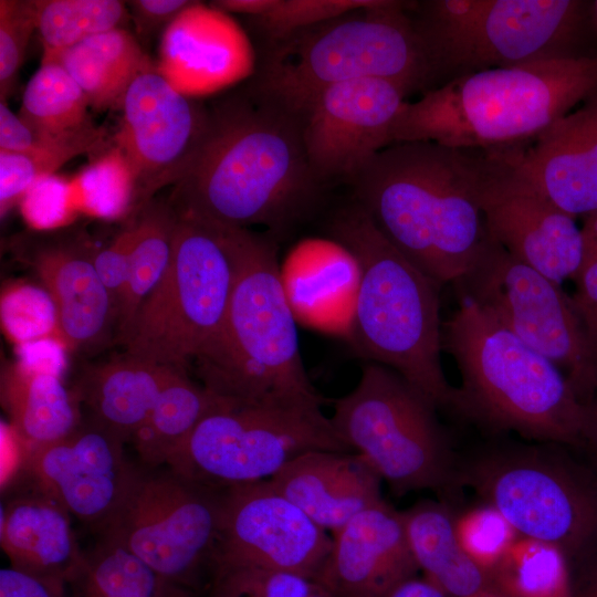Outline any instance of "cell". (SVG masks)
<instances>
[{
    "label": "cell",
    "mask_w": 597,
    "mask_h": 597,
    "mask_svg": "<svg viewBox=\"0 0 597 597\" xmlns=\"http://www.w3.org/2000/svg\"><path fill=\"white\" fill-rule=\"evenodd\" d=\"M221 490L169 468L138 469L123 504L100 534L122 544L167 580L195 593L203 574H210Z\"/></svg>",
    "instance_id": "obj_14"
},
{
    "label": "cell",
    "mask_w": 597,
    "mask_h": 597,
    "mask_svg": "<svg viewBox=\"0 0 597 597\" xmlns=\"http://www.w3.org/2000/svg\"><path fill=\"white\" fill-rule=\"evenodd\" d=\"M549 444L488 448L458 469V480L520 536L552 544L578 565L597 551V478Z\"/></svg>",
    "instance_id": "obj_9"
},
{
    "label": "cell",
    "mask_w": 597,
    "mask_h": 597,
    "mask_svg": "<svg viewBox=\"0 0 597 597\" xmlns=\"http://www.w3.org/2000/svg\"><path fill=\"white\" fill-rule=\"evenodd\" d=\"M321 408L223 399L167 467L193 482L224 489L269 480L306 452H352Z\"/></svg>",
    "instance_id": "obj_12"
},
{
    "label": "cell",
    "mask_w": 597,
    "mask_h": 597,
    "mask_svg": "<svg viewBox=\"0 0 597 597\" xmlns=\"http://www.w3.org/2000/svg\"><path fill=\"white\" fill-rule=\"evenodd\" d=\"M454 286L504 328L553 363L583 404L597 387V354L561 285L511 255L490 235Z\"/></svg>",
    "instance_id": "obj_13"
},
{
    "label": "cell",
    "mask_w": 597,
    "mask_h": 597,
    "mask_svg": "<svg viewBox=\"0 0 597 597\" xmlns=\"http://www.w3.org/2000/svg\"><path fill=\"white\" fill-rule=\"evenodd\" d=\"M19 206L25 222L39 231L66 226L76 213L70 179L56 174L36 179L24 192Z\"/></svg>",
    "instance_id": "obj_43"
},
{
    "label": "cell",
    "mask_w": 597,
    "mask_h": 597,
    "mask_svg": "<svg viewBox=\"0 0 597 597\" xmlns=\"http://www.w3.org/2000/svg\"><path fill=\"white\" fill-rule=\"evenodd\" d=\"M501 150L514 177L564 212L597 210V93L527 143Z\"/></svg>",
    "instance_id": "obj_20"
},
{
    "label": "cell",
    "mask_w": 597,
    "mask_h": 597,
    "mask_svg": "<svg viewBox=\"0 0 597 597\" xmlns=\"http://www.w3.org/2000/svg\"><path fill=\"white\" fill-rule=\"evenodd\" d=\"M498 151L394 143L349 181L354 200L427 275L455 284L489 240L481 196Z\"/></svg>",
    "instance_id": "obj_2"
},
{
    "label": "cell",
    "mask_w": 597,
    "mask_h": 597,
    "mask_svg": "<svg viewBox=\"0 0 597 597\" xmlns=\"http://www.w3.org/2000/svg\"><path fill=\"white\" fill-rule=\"evenodd\" d=\"M270 485L333 534L384 501L381 478L358 453L311 451L286 463Z\"/></svg>",
    "instance_id": "obj_24"
},
{
    "label": "cell",
    "mask_w": 597,
    "mask_h": 597,
    "mask_svg": "<svg viewBox=\"0 0 597 597\" xmlns=\"http://www.w3.org/2000/svg\"><path fill=\"white\" fill-rule=\"evenodd\" d=\"M320 588L303 575L253 567L216 565L208 582V597H310Z\"/></svg>",
    "instance_id": "obj_40"
},
{
    "label": "cell",
    "mask_w": 597,
    "mask_h": 597,
    "mask_svg": "<svg viewBox=\"0 0 597 597\" xmlns=\"http://www.w3.org/2000/svg\"><path fill=\"white\" fill-rule=\"evenodd\" d=\"M585 421L582 447L587 448L597 461V387L584 402Z\"/></svg>",
    "instance_id": "obj_50"
},
{
    "label": "cell",
    "mask_w": 597,
    "mask_h": 597,
    "mask_svg": "<svg viewBox=\"0 0 597 597\" xmlns=\"http://www.w3.org/2000/svg\"><path fill=\"white\" fill-rule=\"evenodd\" d=\"M328 232L358 270L353 337L362 354L397 371L437 409H449L454 387L441 364V285L406 258L355 200L333 214Z\"/></svg>",
    "instance_id": "obj_6"
},
{
    "label": "cell",
    "mask_w": 597,
    "mask_h": 597,
    "mask_svg": "<svg viewBox=\"0 0 597 597\" xmlns=\"http://www.w3.org/2000/svg\"><path fill=\"white\" fill-rule=\"evenodd\" d=\"M115 136L136 179V208L175 185L205 130L208 109L178 92L157 70L140 73L127 90Z\"/></svg>",
    "instance_id": "obj_18"
},
{
    "label": "cell",
    "mask_w": 597,
    "mask_h": 597,
    "mask_svg": "<svg viewBox=\"0 0 597 597\" xmlns=\"http://www.w3.org/2000/svg\"><path fill=\"white\" fill-rule=\"evenodd\" d=\"M573 280L576 291L570 301L597 354V254L583 262Z\"/></svg>",
    "instance_id": "obj_45"
},
{
    "label": "cell",
    "mask_w": 597,
    "mask_h": 597,
    "mask_svg": "<svg viewBox=\"0 0 597 597\" xmlns=\"http://www.w3.org/2000/svg\"><path fill=\"white\" fill-rule=\"evenodd\" d=\"M70 188L76 211L93 217L115 219L136 208L135 175L116 145L70 179Z\"/></svg>",
    "instance_id": "obj_36"
},
{
    "label": "cell",
    "mask_w": 597,
    "mask_h": 597,
    "mask_svg": "<svg viewBox=\"0 0 597 597\" xmlns=\"http://www.w3.org/2000/svg\"><path fill=\"white\" fill-rule=\"evenodd\" d=\"M454 527L465 553L490 573L520 537L506 519L486 503L454 516Z\"/></svg>",
    "instance_id": "obj_41"
},
{
    "label": "cell",
    "mask_w": 597,
    "mask_h": 597,
    "mask_svg": "<svg viewBox=\"0 0 597 597\" xmlns=\"http://www.w3.org/2000/svg\"><path fill=\"white\" fill-rule=\"evenodd\" d=\"M70 597H193L118 542L102 536L67 582Z\"/></svg>",
    "instance_id": "obj_31"
},
{
    "label": "cell",
    "mask_w": 597,
    "mask_h": 597,
    "mask_svg": "<svg viewBox=\"0 0 597 597\" xmlns=\"http://www.w3.org/2000/svg\"><path fill=\"white\" fill-rule=\"evenodd\" d=\"M36 31L43 49L63 50L119 28L127 19L118 0H36Z\"/></svg>",
    "instance_id": "obj_37"
},
{
    "label": "cell",
    "mask_w": 597,
    "mask_h": 597,
    "mask_svg": "<svg viewBox=\"0 0 597 597\" xmlns=\"http://www.w3.org/2000/svg\"><path fill=\"white\" fill-rule=\"evenodd\" d=\"M407 95L400 85L371 77L320 93L297 116L310 166L320 181H350L389 146L392 124Z\"/></svg>",
    "instance_id": "obj_16"
},
{
    "label": "cell",
    "mask_w": 597,
    "mask_h": 597,
    "mask_svg": "<svg viewBox=\"0 0 597 597\" xmlns=\"http://www.w3.org/2000/svg\"><path fill=\"white\" fill-rule=\"evenodd\" d=\"M0 541L11 567L66 583L84 555L71 514L36 486L2 509Z\"/></svg>",
    "instance_id": "obj_25"
},
{
    "label": "cell",
    "mask_w": 597,
    "mask_h": 597,
    "mask_svg": "<svg viewBox=\"0 0 597 597\" xmlns=\"http://www.w3.org/2000/svg\"><path fill=\"white\" fill-rule=\"evenodd\" d=\"M177 221L168 201L153 199L140 208L134 221L136 237L116 325L119 342L169 265Z\"/></svg>",
    "instance_id": "obj_32"
},
{
    "label": "cell",
    "mask_w": 597,
    "mask_h": 597,
    "mask_svg": "<svg viewBox=\"0 0 597 597\" xmlns=\"http://www.w3.org/2000/svg\"><path fill=\"white\" fill-rule=\"evenodd\" d=\"M88 101L69 72L42 59L28 82L19 116L40 133L59 136L92 125Z\"/></svg>",
    "instance_id": "obj_33"
},
{
    "label": "cell",
    "mask_w": 597,
    "mask_h": 597,
    "mask_svg": "<svg viewBox=\"0 0 597 597\" xmlns=\"http://www.w3.org/2000/svg\"><path fill=\"white\" fill-rule=\"evenodd\" d=\"M578 565L576 578L570 579L568 597H597V551Z\"/></svg>",
    "instance_id": "obj_49"
},
{
    "label": "cell",
    "mask_w": 597,
    "mask_h": 597,
    "mask_svg": "<svg viewBox=\"0 0 597 597\" xmlns=\"http://www.w3.org/2000/svg\"><path fill=\"white\" fill-rule=\"evenodd\" d=\"M19 254L30 264L53 298L66 347L93 348L103 344L117 313L94 265V255L78 240L29 239Z\"/></svg>",
    "instance_id": "obj_22"
},
{
    "label": "cell",
    "mask_w": 597,
    "mask_h": 597,
    "mask_svg": "<svg viewBox=\"0 0 597 597\" xmlns=\"http://www.w3.org/2000/svg\"><path fill=\"white\" fill-rule=\"evenodd\" d=\"M384 0H260L248 18L264 46L345 14L379 6Z\"/></svg>",
    "instance_id": "obj_38"
},
{
    "label": "cell",
    "mask_w": 597,
    "mask_h": 597,
    "mask_svg": "<svg viewBox=\"0 0 597 597\" xmlns=\"http://www.w3.org/2000/svg\"><path fill=\"white\" fill-rule=\"evenodd\" d=\"M568 561L554 545L520 536L491 570L507 597H568Z\"/></svg>",
    "instance_id": "obj_34"
},
{
    "label": "cell",
    "mask_w": 597,
    "mask_h": 597,
    "mask_svg": "<svg viewBox=\"0 0 597 597\" xmlns=\"http://www.w3.org/2000/svg\"><path fill=\"white\" fill-rule=\"evenodd\" d=\"M412 3L384 0L265 46L248 88L296 117L324 90L353 80L391 81L408 94L432 90Z\"/></svg>",
    "instance_id": "obj_7"
},
{
    "label": "cell",
    "mask_w": 597,
    "mask_h": 597,
    "mask_svg": "<svg viewBox=\"0 0 597 597\" xmlns=\"http://www.w3.org/2000/svg\"><path fill=\"white\" fill-rule=\"evenodd\" d=\"M125 441L92 417L65 437L27 451L34 485L101 533L123 504L137 473Z\"/></svg>",
    "instance_id": "obj_17"
},
{
    "label": "cell",
    "mask_w": 597,
    "mask_h": 597,
    "mask_svg": "<svg viewBox=\"0 0 597 597\" xmlns=\"http://www.w3.org/2000/svg\"><path fill=\"white\" fill-rule=\"evenodd\" d=\"M44 60L60 63L84 92L90 107L121 108L134 80L155 67L137 40L117 28L63 50L44 49Z\"/></svg>",
    "instance_id": "obj_29"
},
{
    "label": "cell",
    "mask_w": 597,
    "mask_h": 597,
    "mask_svg": "<svg viewBox=\"0 0 597 597\" xmlns=\"http://www.w3.org/2000/svg\"><path fill=\"white\" fill-rule=\"evenodd\" d=\"M332 544L333 537L268 480L221 490L219 535L211 567H253L314 579Z\"/></svg>",
    "instance_id": "obj_15"
},
{
    "label": "cell",
    "mask_w": 597,
    "mask_h": 597,
    "mask_svg": "<svg viewBox=\"0 0 597 597\" xmlns=\"http://www.w3.org/2000/svg\"><path fill=\"white\" fill-rule=\"evenodd\" d=\"M136 237L135 224L123 230L114 241L94 255L97 274L115 306L117 318L128 277L130 254Z\"/></svg>",
    "instance_id": "obj_44"
},
{
    "label": "cell",
    "mask_w": 597,
    "mask_h": 597,
    "mask_svg": "<svg viewBox=\"0 0 597 597\" xmlns=\"http://www.w3.org/2000/svg\"><path fill=\"white\" fill-rule=\"evenodd\" d=\"M6 332L20 344L55 341L65 344L56 305L48 291L32 285L12 286L1 298Z\"/></svg>",
    "instance_id": "obj_39"
},
{
    "label": "cell",
    "mask_w": 597,
    "mask_h": 597,
    "mask_svg": "<svg viewBox=\"0 0 597 597\" xmlns=\"http://www.w3.org/2000/svg\"><path fill=\"white\" fill-rule=\"evenodd\" d=\"M481 207L489 235L515 259L558 285L577 274L584 244L575 218L514 177L501 149Z\"/></svg>",
    "instance_id": "obj_19"
},
{
    "label": "cell",
    "mask_w": 597,
    "mask_h": 597,
    "mask_svg": "<svg viewBox=\"0 0 597 597\" xmlns=\"http://www.w3.org/2000/svg\"><path fill=\"white\" fill-rule=\"evenodd\" d=\"M222 400L191 380L187 369H176L130 440L140 461L150 469L168 465L198 423Z\"/></svg>",
    "instance_id": "obj_30"
},
{
    "label": "cell",
    "mask_w": 597,
    "mask_h": 597,
    "mask_svg": "<svg viewBox=\"0 0 597 597\" xmlns=\"http://www.w3.org/2000/svg\"><path fill=\"white\" fill-rule=\"evenodd\" d=\"M591 10H593L595 24H596V28H597V0L591 1Z\"/></svg>",
    "instance_id": "obj_55"
},
{
    "label": "cell",
    "mask_w": 597,
    "mask_h": 597,
    "mask_svg": "<svg viewBox=\"0 0 597 597\" xmlns=\"http://www.w3.org/2000/svg\"><path fill=\"white\" fill-rule=\"evenodd\" d=\"M1 402L28 449L56 441L82 421L81 402L57 371L27 362L4 367Z\"/></svg>",
    "instance_id": "obj_27"
},
{
    "label": "cell",
    "mask_w": 597,
    "mask_h": 597,
    "mask_svg": "<svg viewBox=\"0 0 597 597\" xmlns=\"http://www.w3.org/2000/svg\"><path fill=\"white\" fill-rule=\"evenodd\" d=\"M310 597H333V596L320 586V588L315 593H313Z\"/></svg>",
    "instance_id": "obj_54"
},
{
    "label": "cell",
    "mask_w": 597,
    "mask_h": 597,
    "mask_svg": "<svg viewBox=\"0 0 597 597\" xmlns=\"http://www.w3.org/2000/svg\"><path fill=\"white\" fill-rule=\"evenodd\" d=\"M298 117L248 87L208 109L202 136L167 200L178 217L277 239L320 202Z\"/></svg>",
    "instance_id": "obj_1"
},
{
    "label": "cell",
    "mask_w": 597,
    "mask_h": 597,
    "mask_svg": "<svg viewBox=\"0 0 597 597\" xmlns=\"http://www.w3.org/2000/svg\"><path fill=\"white\" fill-rule=\"evenodd\" d=\"M53 137L55 136L38 132L15 115L6 102H0V150L29 151Z\"/></svg>",
    "instance_id": "obj_47"
},
{
    "label": "cell",
    "mask_w": 597,
    "mask_h": 597,
    "mask_svg": "<svg viewBox=\"0 0 597 597\" xmlns=\"http://www.w3.org/2000/svg\"><path fill=\"white\" fill-rule=\"evenodd\" d=\"M585 217L580 228L584 244V261L597 254V210Z\"/></svg>",
    "instance_id": "obj_52"
},
{
    "label": "cell",
    "mask_w": 597,
    "mask_h": 597,
    "mask_svg": "<svg viewBox=\"0 0 597 597\" xmlns=\"http://www.w3.org/2000/svg\"><path fill=\"white\" fill-rule=\"evenodd\" d=\"M436 411L397 371L371 362L355 388L335 400L331 420L396 495L419 490L447 494L457 485L458 469Z\"/></svg>",
    "instance_id": "obj_10"
},
{
    "label": "cell",
    "mask_w": 597,
    "mask_h": 597,
    "mask_svg": "<svg viewBox=\"0 0 597 597\" xmlns=\"http://www.w3.org/2000/svg\"><path fill=\"white\" fill-rule=\"evenodd\" d=\"M176 369L125 353L85 367L74 392L90 417L127 442L145 422Z\"/></svg>",
    "instance_id": "obj_26"
},
{
    "label": "cell",
    "mask_w": 597,
    "mask_h": 597,
    "mask_svg": "<svg viewBox=\"0 0 597 597\" xmlns=\"http://www.w3.org/2000/svg\"><path fill=\"white\" fill-rule=\"evenodd\" d=\"M597 93V53L490 69L405 101L390 145L504 149L527 143Z\"/></svg>",
    "instance_id": "obj_4"
},
{
    "label": "cell",
    "mask_w": 597,
    "mask_h": 597,
    "mask_svg": "<svg viewBox=\"0 0 597 597\" xmlns=\"http://www.w3.org/2000/svg\"><path fill=\"white\" fill-rule=\"evenodd\" d=\"M36 0H0V96L10 95L34 30Z\"/></svg>",
    "instance_id": "obj_42"
},
{
    "label": "cell",
    "mask_w": 597,
    "mask_h": 597,
    "mask_svg": "<svg viewBox=\"0 0 597 597\" xmlns=\"http://www.w3.org/2000/svg\"><path fill=\"white\" fill-rule=\"evenodd\" d=\"M234 277L221 227L178 217L169 265L121 341L126 353L187 369L220 329Z\"/></svg>",
    "instance_id": "obj_11"
},
{
    "label": "cell",
    "mask_w": 597,
    "mask_h": 597,
    "mask_svg": "<svg viewBox=\"0 0 597 597\" xmlns=\"http://www.w3.org/2000/svg\"><path fill=\"white\" fill-rule=\"evenodd\" d=\"M219 227L232 252L235 277L220 329L192 360L200 384L234 402L322 406L325 398L302 362L276 239L245 228Z\"/></svg>",
    "instance_id": "obj_3"
},
{
    "label": "cell",
    "mask_w": 597,
    "mask_h": 597,
    "mask_svg": "<svg viewBox=\"0 0 597 597\" xmlns=\"http://www.w3.org/2000/svg\"><path fill=\"white\" fill-rule=\"evenodd\" d=\"M195 2L187 0H134L129 1L128 6L138 31L143 34H149L163 25L167 28Z\"/></svg>",
    "instance_id": "obj_48"
},
{
    "label": "cell",
    "mask_w": 597,
    "mask_h": 597,
    "mask_svg": "<svg viewBox=\"0 0 597 597\" xmlns=\"http://www.w3.org/2000/svg\"><path fill=\"white\" fill-rule=\"evenodd\" d=\"M433 87L490 69L596 54L591 1L427 0L409 9Z\"/></svg>",
    "instance_id": "obj_8"
},
{
    "label": "cell",
    "mask_w": 597,
    "mask_h": 597,
    "mask_svg": "<svg viewBox=\"0 0 597 597\" xmlns=\"http://www.w3.org/2000/svg\"><path fill=\"white\" fill-rule=\"evenodd\" d=\"M401 513L420 570L447 597H464L495 588L491 573L462 548L454 515L444 502L423 500Z\"/></svg>",
    "instance_id": "obj_28"
},
{
    "label": "cell",
    "mask_w": 597,
    "mask_h": 597,
    "mask_svg": "<svg viewBox=\"0 0 597 597\" xmlns=\"http://www.w3.org/2000/svg\"><path fill=\"white\" fill-rule=\"evenodd\" d=\"M332 537L314 580L333 597H390L420 570L402 513L385 501L358 513Z\"/></svg>",
    "instance_id": "obj_21"
},
{
    "label": "cell",
    "mask_w": 597,
    "mask_h": 597,
    "mask_svg": "<svg viewBox=\"0 0 597 597\" xmlns=\"http://www.w3.org/2000/svg\"><path fill=\"white\" fill-rule=\"evenodd\" d=\"M442 350L461 376L448 410L492 433L582 447L585 406L566 376L471 300L442 324Z\"/></svg>",
    "instance_id": "obj_5"
},
{
    "label": "cell",
    "mask_w": 597,
    "mask_h": 597,
    "mask_svg": "<svg viewBox=\"0 0 597 597\" xmlns=\"http://www.w3.org/2000/svg\"><path fill=\"white\" fill-rule=\"evenodd\" d=\"M464 597H507L496 588L485 589Z\"/></svg>",
    "instance_id": "obj_53"
},
{
    "label": "cell",
    "mask_w": 597,
    "mask_h": 597,
    "mask_svg": "<svg viewBox=\"0 0 597 597\" xmlns=\"http://www.w3.org/2000/svg\"><path fill=\"white\" fill-rule=\"evenodd\" d=\"M248 57L241 32L226 13L195 2L164 31L158 72L181 94L212 92L242 75Z\"/></svg>",
    "instance_id": "obj_23"
},
{
    "label": "cell",
    "mask_w": 597,
    "mask_h": 597,
    "mask_svg": "<svg viewBox=\"0 0 597 597\" xmlns=\"http://www.w3.org/2000/svg\"><path fill=\"white\" fill-rule=\"evenodd\" d=\"M390 597H447V595L427 578H412L399 588Z\"/></svg>",
    "instance_id": "obj_51"
},
{
    "label": "cell",
    "mask_w": 597,
    "mask_h": 597,
    "mask_svg": "<svg viewBox=\"0 0 597 597\" xmlns=\"http://www.w3.org/2000/svg\"><path fill=\"white\" fill-rule=\"evenodd\" d=\"M105 130L93 124L55 136L23 153L0 150V211L3 217L19 203L28 188L39 178L55 174L64 164L91 153L105 142Z\"/></svg>",
    "instance_id": "obj_35"
},
{
    "label": "cell",
    "mask_w": 597,
    "mask_h": 597,
    "mask_svg": "<svg viewBox=\"0 0 597 597\" xmlns=\"http://www.w3.org/2000/svg\"><path fill=\"white\" fill-rule=\"evenodd\" d=\"M0 597H70L67 583L4 567L0 570Z\"/></svg>",
    "instance_id": "obj_46"
}]
</instances>
